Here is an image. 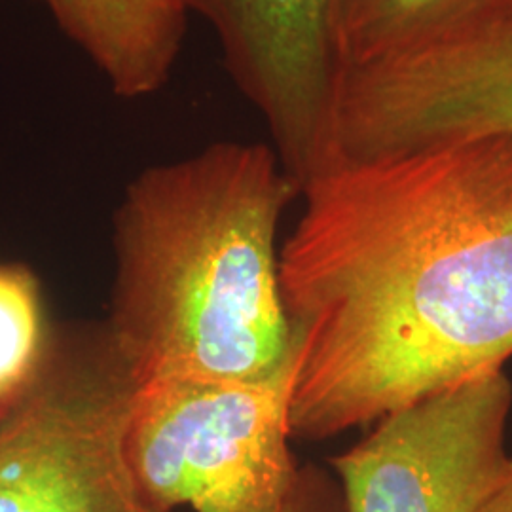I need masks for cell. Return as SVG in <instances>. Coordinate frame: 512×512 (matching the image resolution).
<instances>
[{
  "instance_id": "6da1fadb",
  "label": "cell",
  "mask_w": 512,
  "mask_h": 512,
  "mask_svg": "<svg viewBox=\"0 0 512 512\" xmlns=\"http://www.w3.org/2000/svg\"><path fill=\"white\" fill-rule=\"evenodd\" d=\"M279 251L293 440L372 425L512 357V131L336 165Z\"/></svg>"
},
{
  "instance_id": "7a4b0ae2",
  "label": "cell",
  "mask_w": 512,
  "mask_h": 512,
  "mask_svg": "<svg viewBox=\"0 0 512 512\" xmlns=\"http://www.w3.org/2000/svg\"><path fill=\"white\" fill-rule=\"evenodd\" d=\"M298 196L262 143H215L129 184L107 327L143 384L258 382L298 359L277 249Z\"/></svg>"
},
{
  "instance_id": "3957f363",
  "label": "cell",
  "mask_w": 512,
  "mask_h": 512,
  "mask_svg": "<svg viewBox=\"0 0 512 512\" xmlns=\"http://www.w3.org/2000/svg\"><path fill=\"white\" fill-rule=\"evenodd\" d=\"M298 359L258 382L154 380L128 423L129 467L162 512H281L300 467L291 452Z\"/></svg>"
},
{
  "instance_id": "277c9868",
  "label": "cell",
  "mask_w": 512,
  "mask_h": 512,
  "mask_svg": "<svg viewBox=\"0 0 512 512\" xmlns=\"http://www.w3.org/2000/svg\"><path fill=\"white\" fill-rule=\"evenodd\" d=\"M141 385L109 327L55 334L37 384L0 423V512H162L126 450Z\"/></svg>"
},
{
  "instance_id": "5b68a950",
  "label": "cell",
  "mask_w": 512,
  "mask_h": 512,
  "mask_svg": "<svg viewBox=\"0 0 512 512\" xmlns=\"http://www.w3.org/2000/svg\"><path fill=\"white\" fill-rule=\"evenodd\" d=\"M512 131V0H486L420 48L338 76L334 165Z\"/></svg>"
},
{
  "instance_id": "8992f818",
  "label": "cell",
  "mask_w": 512,
  "mask_h": 512,
  "mask_svg": "<svg viewBox=\"0 0 512 512\" xmlns=\"http://www.w3.org/2000/svg\"><path fill=\"white\" fill-rule=\"evenodd\" d=\"M512 385L503 370L399 410L330 459L346 512H473L507 461Z\"/></svg>"
},
{
  "instance_id": "52a82bcc",
  "label": "cell",
  "mask_w": 512,
  "mask_h": 512,
  "mask_svg": "<svg viewBox=\"0 0 512 512\" xmlns=\"http://www.w3.org/2000/svg\"><path fill=\"white\" fill-rule=\"evenodd\" d=\"M219 38L239 92L272 133L274 150L298 186L332 167L336 65L329 0H186Z\"/></svg>"
},
{
  "instance_id": "ba28073f",
  "label": "cell",
  "mask_w": 512,
  "mask_h": 512,
  "mask_svg": "<svg viewBox=\"0 0 512 512\" xmlns=\"http://www.w3.org/2000/svg\"><path fill=\"white\" fill-rule=\"evenodd\" d=\"M124 99L164 88L181 54L186 0H40Z\"/></svg>"
},
{
  "instance_id": "9c48e42d",
  "label": "cell",
  "mask_w": 512,
  "mask_h": 512,
  "mask_svg": "<svg viewBox=\"0 0 512 512\" xmlns=\"http://www.w3.org/2000/svg\"><path fill=\"white\" fill-rule=\"evenodd\" d=\"M484 2L329 0L330 50L336 74L412 52Z\"/></svg>"
},
{
  "instance_id": "30bf717a",
  "label": "cell",
  "mask_w": 512,
  "mask_h": 512,
  "mask_svg": "<svg viewBox=\"0 0 512 512\" xmlns=\"http://www.w3.org/2000/svg\"><path fill=\"white\" fill-rule=\"evenodd\" d=\"M54 342L35 274L0 264V423L37 384Z\"/></svg>"
},
{
  "instance_id": "8fae6325",
  "label": "cell",
  "mask_w": 512,
  "mask_h": 512,
  "mask_svg": "<svg viewBox=\"0 0 512 512\" xmlns=\"http://www.w3.org/2000/svg\"><path fill=\"white\" fill-rule=\"evenodd\" d=\"M281 512H346L342 488L334 473L313 463L300 467L293 494Z\"/></svg>"
},
{
  "instance_id": "7c38bea8",
  "label": "cell",
  "mask_w": 512,
  "mask_h": 512,
  "mask_svg": "<svg viewBox=\"0 0 512 512\" xmlns=\"http://www.w3.org/2000/svg\"><path fill=\"white\" fill-rule=\"evenodd\" d=\"M473 512H512V456L501 465Z\"/></svg>"
}]
</instances>
